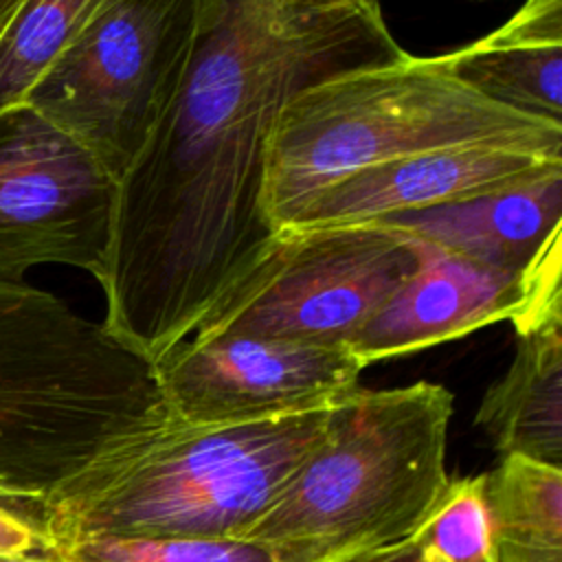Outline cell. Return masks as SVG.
Here are the masks:
<instances>
[{
  "label": "cell",
  "instance_id": "14",
  "mask_svg": "<svg viewBox=\"0 0 562 562\" xmlns=\"http://www.w3.org/2000/svg\"><path fill=\"white\" fill-rule=\"evenodd\" d=\"M439 57L481 97L562 125V0H525L496 31Z\"/></svg>",
  "mask_w": 562,
  "mask_h": 562
},
{
  "label": "cell",
  "instance_id": "16",
  "mask_svg": "<svg viewBox=\"0 0 562 562\" xmlns=\"http://www.w3.org/2000/svg\"><path fill=\"white\" fill-rule=\"evenodd\" d=\"M105 0H15L0 18V112L24 103Z\"/></svg>",
  "mask_w": 562,
  "mask_h": 562
},
{
  "label": "cell",
  "instance_id": "2",
  "mask_svg": "<svg viewBox=\"0 0 562 562\" xmlns=\"http://www.w3.org/2000/svg\"><path fill=\"white\" fill-rule=\"evenodd\" d=\"M169 422L147 356L59 296L0 279V498L42 505Z\"/></svg>",
  "mask_w": 562,
  "mask_h": 562
},
{
  "label": "cell",
  "instance_id": "3",
  "mask_svg": "<svg viewBox=\"0 0 562 562\" xmlns=\"http://www.w3.org/2000/svg\"><path fill=\"white\" fill-rule=\"evenodd\" d=\"M329 408L248 424L169 422L123 443L42 501L50 547L86 536L246 538L318 443Z\"/></svg>",
  "mask_w": 562,
  "mask_h": 562
},
{
  "label": "cell",
  "instance_id": "4",
  "mask_svg": "<svg viewBox=\"0 0 562 562\" xmlns=\"http://www.w3.org/2000/svg\"><path fill=\"white\" fill-rule=\"evenodd\" d=\"M465 147H512L562 158V125L498 105L441 57L404 55L301 90L274 127L266 215L274 231L321 189L373 165Z\"/></svg>",
  "mask_w": 562,
  "mask_h": 562
},
{
  "label": "cell",
  "instance_id": "20",
  "mask_svg": "<svg viewBox=\"0 0 562 562\" xmlns=\"http://www.w3.org/2000/svg\"><path fill=\"white\" fill-rule=\"evenodd\" d=\"M347 562H428V560L419 549V544L413 538H406L402 542L384 544L367 553H360Z\"/></svg>",
  "mask_w": 562,
  "mask_h": 562
},
{
  "label": "cell",
  "instance_id": "1",
  "mask_svg": "<svg viewBox=\"0 0 562 562\" xmlns=\"http://www.w3.org/2000/svg\"><path fill=\"white\" fill-rule=\"evenodd\" d=\"M404 55L380 0H200L184 75L119 180L103 325L151 362L187 340L277 235L266 165L288 101Z\"/></svg>",
  "mask_w": 562,
  "mask_h": 562
},
{
  "label": "cell",
  "instance_id": "18",
  "mask_svg": "<svg viewBox=\"0 0 562 562\" xmlns=\"http://www.w3.org/2000/svg\"><path fill=\"white\" fill-rule=\"evenodd\" d=\"M411 538L428 562H494L483 474L450 479Z\"/></svg>",
  "mask_w": 562,
  "mask_h": 562
},
{
  "label": "cell",
  "instance_id": "15",
  "mask_svg": "<svg viewBox=\"0 0 562 562\" xmlns=\"http://www.w3.org/2000/svg\"><path fill=\"white\" fill-rule=\"evenodd\" d=\"M494 562H562V470L503 457L483 474Z\"/></svg>",
  "mask_w": 562,
  "mask_h": 562
},
{
  "label": "cell",
  "instance_id": "21",
  "mask_svg": "<svg viewBox=\"0 0 562 562\" xmlns=\"http://www.w3.org/2000/svg\"><path fill=\"white\" fill-rule=\"evenodd\" d=\"M0 562H61L59 558H46V560H0Z\"/></svg>",
  "mask_w": 562,
  "mask_h": 562
},
{
  "label": "cell",
  "instance_id": "8",
  "mask_svg": "<svg viewBox=\"0 0 562 562\" xmlns=\"http://www.w3.org/2000/svg\"><path fill=\"white\" fill-rule=\"evenodd\" d=\"M119 182L33 105L0 112V279L70 266L101 279Z\"/></svg>",
  "mask_w": 562,
  "mask_h": 562
},
{
  "label": "cell",
  "instance_id": "12",
  "mask_svg": "<svg viewBox=\"0 0 562 562\" xmlns=\"http://www.w3.org/2000/svg\"><path fill=\"white\" fill-rule=\"evenodd\" d=\"M373 224L509 274H531L562 235V169L452 204L400 213Z\"/></svg>",
  "mask_w": 562,
  "mask_h": 562
},
{
  "label": "cell",
  "instance_id": "10",
  "mask_svg": "<svg viewBox=\"0 0 562 562\" xmlns=\"http://www.w3.org/2000/svg\"><path fill=\"white\" fill-rule=\"evenodd\" d=\"M419 248L417 270L347 345L362 367L461 338L498 321L518 323L562 299L560 250L531 274H509L424 241Z\"/></svg>",
  "mask_w": 562,
  "mask_h": 562
},
{
  "label": "cell",
  "instance_id": "11",
  "mask_svg": "<svg viewBox=\"0 0 562 562\" xmlns=\"http://www.w3.org/2000/svg\"><path fill=\"white\" fill-rule=\"evenodd\" d=\"M553 169H562L560 156L512 147L415 154L358 169L316 191L285 228L380 222L514 187Z\"/></svg>",
  "mask_w": 562,
  "mask_h": 562
},
{
  "label": "cell",
  "instance_id": "19",
  "mask_svg": "<svg viewBox=\"0 0 562 562\" xmlns=\"http://www.w3.org/2000/svg\"><path fill=\"white\" fill-rule=\"evenodd\" d=\"M55 558L42 505L0 498V560Z\"/></svg>",
  "mask_w": 562,
  "mask_h": 562
},
{
  "label": "cell",
  "instance_id": "6",
  "mask_svg": "<svg viewBox=\"0 0 562 562\" xmlns=\"http://www.w3.org/2000/svg\"><path fill=\"white\" fill-rule=\"evenodd\" d=\"M198 20L200 0H105L24 103L119 182L184 75Z\"/></svg>",
  "mask_w": 562,
  "mask_h": 562
},
{
  "label": "cell",
  "instance_id": "17",
  "mask_svg": "<svg viewBox=\"0 0 562 562\" xmlns=\"http://www.w3.org/2000/svg\"><path fill=\"white\" fill-rule=\"evenodd\" d=\"M53 555L61 562H347L360 553H323L252 538L86 536L55 542Z\"/></svg>",
  "mask_w": 562,
  "mask_h": 562
},
{
  "label": "cell",
  "instance_id": "7",
  "mask_svg": "<svg viewBox=\"0 0 562 562\" xmlns=\"http://www.w3.org/2000/svg\"><path fill=\"white\" fill-rule=\"evenodd\" d=\"M419 261V241L373 222L277 231L189 338L347 347Z\"/></svg>",
  "mask_w": 562,
  "mask_h": 562
},
{
  "label": "cell",
  "instance_id": "22",
  "mask_svg": "<svg viewBox=\"0 0 562 562\" xmlns=\"http://www.w3.org/2000/svg\"><path fill=\"white\" fill-rule=\"evenodd\" d=\"M15 0H0V18L11 9V4H13Z\"/></svg>",
  "mask_w": 562,
  "mask_h": 562
},
{
  "label": "cell",
  "instance_id": "9",
  "mask_svg": "<svg viewBox=\"0 0 562 562\" xmlns=\"http://www.w3.org/2000/svg\"><path fill=\"white\" fill-rule=\"evenodd\" d=\"M154 369L171 422L220 426L331 406L364 367L345 345L211 336L178 342Z\"/></svg>",
  "mask_w": 562,
  "mask_h": 562
},
{
  "label": "cell",
  "instance_id": "13",
  "mask_svg": "<svg viewBox=\"0 0 562 562\" xmlns=\"http://www.w3.org/2000/svg\"><path fill=\"white\" fill-rule=\"evenodd\" d=\"M516 353L487 389L474 424L503 457L562 470V303L514 325Z\"/></svg>",
  "mask_w": 562,
  "mask_h": 562
},
{
  "label": "cell",
  "instance_id": "5",
  "mask_svg": "<svg viewBox=\"0 0 562 562\" xmlns=\"http://www.w3.org/2000/svg\"><path fill=\"white\" fill-rule=\"evenodd\" d=\"M452 393L437 382L356 386L246 538L323 553H362L411 538L450 476Z\"/></svg>",
  "mask_w": 562,
  "mask_h": 562
}]
</instances>
